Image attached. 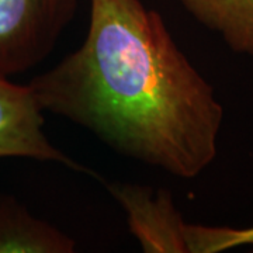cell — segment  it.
<instances>
[{"mask_svg": "<svg viewBox=\"0 0 253 253\" xmlns=\"http://www.w3.org/2000/svg\"><path fill=\"white\" fill-rule=\"evenodd\" d=\"M28 87L44 111L180 179L217 156L224 109L214 87L139 0H90L83 44Z\"/></svg>", "mask_w": 253, "mask_h": 253, "instance_id": "1", "label": "cell"}, {"mask_svg": "<svg viewBox=\"0 0 253 253\" xmlns=\"http://www.w3.org/2000/svg\"><path fill=\"white\" fill-rule=\"evenodd\" d=\"M79 0H0V75L27 72L46 59Z\"/></svg>", "mask_w": 253, "mask_h": 253, "instance_id": "2", "label": "cell"}, {"mask_svg": "<svg viewBox=\"0 0 253 253\" xmlns=\"http://www.w3.org/2000/svg\"><path fill=\"white\" fill-rule=\"evenodd\" d=\"M42 113L28 84H16L0 75V158L61 163L72 170L94 174L46 138Z\"/></svg>", "mask_w": 253, "mask_h": 253, "instance_id": "3", "label": "cell"}, {"mask_svg": "<svg viewBox=\"0 0 253 253\" xmlns=\"http://www.w3.org/2000/svg\"><path fill=\"white\" fill-rule=\"evenodd\" d=\"M107 189L124 208L131 234L148 253H189L187 222L170 191L131 183H109Z\"/></svg>", "mask_w": 253, "mask_h": 253, "instance_id": "4", "label": "cell"}, {"mask_svg": "<svg viewBox=\"0 0 253 253\" xmlns=\"http://www.w3.org/2000/svg\"><path fill=\"white\" fill-rule=\"evenodd\" d=\"M72 236L34 217L16 197L0 193V253H73Z\"/></svg>", "mask_w": 253, "mask_h": 253, "instance_id": "5", "label": "cell"}, {"mask_svg": "<svg viewBox=\"0 0 253 253\" xmlns=\"http://www.w3.org/2000/svg\"><path fill=\"white\" fill-rule=\"evenodd\" d=\"M201 26L236 54L253 56V0H179Z\"/></svg>", "mask_w": 253, "mask_h": 253, "instance_id": "6", "label": "cell"}, {"mask_svg": "<svg viewBox=\"0 0 253 253\" xmlns=\"http://www.w3.org/2000/svg\"><path fill=\"white\" fill-rule=\"evenodd\" d=\"M186 239L189 253H218L241 246L253 248V226L231 228L187 224Z\"/></svg>", "mask_w": 253, "mask_h": 253, "instance_id": "7", "label": "cell"}]
</instances>
